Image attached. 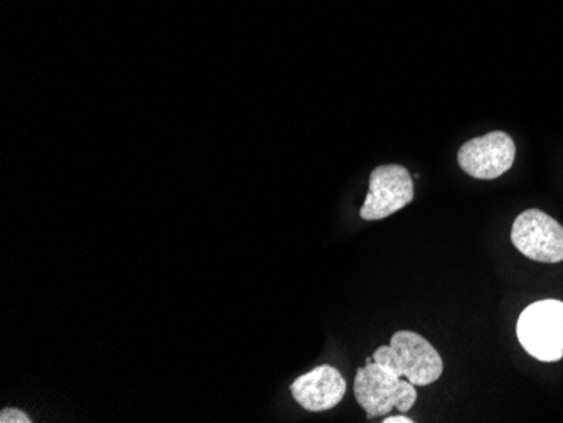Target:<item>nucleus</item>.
Returning a JSON list of instances; mask_svg holds the SVG:
<instances>
[{"label":"nucleus","instance_id":"nucleus-5","mask_svg":"<svg viewBox=\"0 0 563 423\" xmlns=\"http://www.w3.org/2000/svg\"><path fill=\"white\" fill-rule=\"evenodd\" d=\"M416 198L413 179L398 164H387L373 170L369 176V189L360 216L366 221H378L404 210Z\"/></svg>","mask_w":563,"mask_h":423},{"label":"nucleus","instance_id":"nucleus-9","mask_svg":"<svg viewBox=\"0 0 563 423\" xmlns=\"http://www.w3.org/2000/svg\"><path fill=\"white\" fill-rule=\"evenodd\" d=\"M385 423H413L416 420L410 419V416H405L404 413L398 416L387 415V419L383 420Z\"/></svg>","mask_w":563,"mask_h":423},{"label":"nucleus","instance_id":"nucleus-1","mask_svg":"<svg viewBox=\"0 0 563 423\" xmlns=\"http://www.w3.org/2000/svg\"><path fill=\"white\" fill-rule=\"evenodd\" d=\"M373 361L387 366L416 387H429L444 372V361L438 349L412 331L395 333L388 346H379L373 353Z\"/></svg>","mask_w":563,"mask_h":423},{"label":"nucleus","instance_id":"nucleus-3","mask_svg":"<svg viewBox=\"0 0 563 423\" xmlns=\"http://www.w3.org/2000/svg\"><path fill=\"white\" fill-rule=\"evenodd\" d=\"M518 341L528 355L543 363L563 358V302L555 299L534 302L521 312Z\"/></svg>","mask_w":563,"mask_h":423},{"label":"nucleus","instance_id":"nucleus-6","mask_svg":"<svg viewBox=\"0 0 563 423\" xmlns=\"http://www.w3.org/2000/svg\"><path fill=\"white\" fill-rule=\"evenodd\" d=\"M517 145L505 132H492L483 137L471 138L459 148V166L474 179L501 178L514 166Z\"/></svg>","mask_w":563,"mask_h":423},{"label":"nucleus","instance_id":"nucleus-7","mask_svg":"<svg viewBox=\"0 0 563 423\" xmlns=\"http://www.w3.org/2000/svg\"><path fill=\"white\" fill-rule=\"evenodd\" d=\"M294 400L307 412H325L340 405L346 394V380L331 365L318 366L290 385Z\"/></svg>","mask_w":563,"mask_h":423},{"label":"nucleus","instance_id":"nucleus-4","mask_svg":"<svg viewBox=\"0 0 563 423\" xmlns=\"http://www.w3.org/2000/svg\"><path fill=\"white\" fill-rule=\"evenodd\" d=\"M511 242L530 260L542 264L563 261V226L543 211H523L515 220Z\"/></svg>","mask_w":563,"mask_h":423},{"label":"nucleus","instance_id":"nucleus-2","mask_svg":"<svg viewBox=\"0 0 563 423\" xmlns=\"http://www.w3.org/2000/svg\"><path fill=\"white\" fill-rule=\"evenodd\" d=\"M354 397L368 419L390 415L391 410L407 413L417 402L416 385L398 377L387 366L366 363L354 378Z\"/></svg>","mask_w":563,"mask_h":423},{"label":"nucleus","instance_id":"nucleus-8","mask_svg":"<svg viewBox=\"0 0 563 423\" xmlns=\"http://www.w3.org/2000/svg\"><path fill=\"white\" fill-rule=\"evenodd\" d=\"M0 422L2 423H31L30 416L25 415L19 409H4L0 412Z\"/></svg>","mask_w":563,"mask_h":423}]
</instances>
